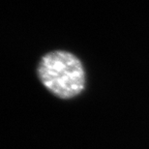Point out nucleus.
Here are the masks:
<instances>
[{
    "mask_svg": "<svg viewBox=\"0 0 149 149\" xmlns=\"http://www.w3.org/2000/svg\"><path fill=\"white\" fill-rule=\"evenodd\" d=\"M37 74L44 87L59 99H73L85 89L86 74L82 62L66 50H52L42 56Z\"/></svg>",
    "mask_w": 149,
    "mask_h": 149,
    "instance_id": "1",
    "label": "nucleus"
}]
</instances>
